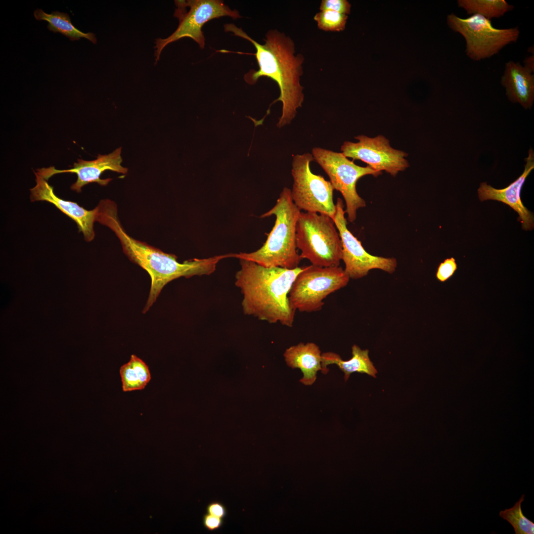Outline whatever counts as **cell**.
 Returning a JSON list of instances; mask_svg holds the SVG:
<instances>
[{"label":"cell","mask_w":534,"mask_h":534,"mask_svg":"<svg viewBox=\"0 0 534 534\" xmlns=\"http://www.w3.org/2000/svg\"><path fill=\"white\" fill-rule=\"evenodd\" d=\"M223 27L225 32H231L254 45L256 51L253 55L259 68L250 70L244 75V79L250 85L255 84L262 77L274 81L279 87L280 95L272 104L278 101L282 103V115L277 125L281 128L290 124L304 98L300 77L305 59L301 54L295 55L293 40L277 30H270L266 34L265 43L262 44L233 24H226Z\"/></svg>","instance_id":"6da1fadb"},{"label":"cell","mask_w":534,"mask_h":534,"mask_svg":"<svg viewBox=\"0 0 534 534\" xmlns=\"http://www.w3.org/2000/svg\"><path fill=\"white\" fill-rule=\"evenodd\" d=\"M97 222L108 226L116 234L124 254L129 260L145 270L151 278V287L146 305L142 311L146 313L156 301L163 287L180 277L209 275L216 269L221 260L233 257V253L206 259H194L179 263L177 257L163 252L145 242L136 240L125 231L118 216L116 204L110 200L100 206Z\"/></svg>","instance_id":"7a4b0ae2"},{"label":"cell","mask_w":534,"mask_h":534,"mask_svg":"<svg viewBox=\"0 0 534 534\" xmlns=\"http://www.w3.org/2000/svg\"><path fill=\"white\" fill-rule=\"evenodd\" d=\"M241 269L235 275V285L243 295L245 314L270 323L292 327L295 312L290 307L288 294L298 274L305 268L288 269L265 267L239 259Z\"/></svg>","instance_id":"3957f363"},{"label":"cell","mask_w":534,"mask_h":534,"mask_svg":"<svg viewBox=\"0 0 534 534\" xmlns=\"http://www.w3.org/2000/svg\"><path fill=\"white\" fill-rule=\"evenodd\" d=\"M301 211L294 203L291 189L284 187L274 206L261 218L275 216V224L263 246L251 253H234V257L265 267H298L303 259L297 251L296 225Z\"/></svg>","instance_id":"277c9868"},{"label":"cell","mask_w":534,"mask_h":534,"mask_svg":"<svg viewBox=\"0 0 534 534\" xmlns=\"http://www.w3.org/2000/svg\"><path fill=\"white\" fill-rule=\"evenodd\" d=\"M333 220L314 212H301L296 230L297 248L302 259L313 266H339L342 256V243Z\"/></svg>","instance_id":"5b68a950"},{"label":"cell","mask_w":534,"mask_h":534,"mask_svg":"<svg viewBox=\"0 0 534 534\" xmlns=\"http://www.w3.org/2000/svg\"><path fill=\"white\" fill-rule=\"evenodd\" d=\"M350 279L339 266H306L292 285L288 296L290 306L301 312L320 311L324 304L323 300L345 287Z\"/></svg>","instance_id":"8992f818"},{"label":"cell","mask_w":534,"mask_h":534,"mask_svg":"<svg viewBox=\"0 0 534 534\" xmlns=\"http://www.w3.org/2000/svg\"><path fill=\"white\" fill-rule=\"evenodd\" d=\"M447 23L452 30L464 37L466 55L475 61L498 53L506 45L516 42L520 34L518 27L496 28L490 20L476 14L462 18L451 13L447 17Z\"/></svg>","instance_id":"52a82bcc"},{"label":"cell","mask_w":534,"mask_h":534,"mask_svg":"<svg viewBox=\"0 0 534 534\" xmlns=\"http://www.w3.org/2000/svg\"><path fill=\"white\" fill-rule=\"evenodd\" d=\"M177 8L174 16L179 20L176 30L165 39L156 40L154 48L155 61L157 62L164 48L168 44L183 38H189L196 42L200 48L205 45V38L202 31L204 24L209 21L222 16L233 19L241 18L238 10H232L220 0H190L185 1L189 7L186 10L184 0H176Z\"/></svg>","instance_id":"ba28073f"},{"label":"cell","mask_w":534,"mask_h":534,"mask_svg":"<svg viewBox=\"0 0 534 534\" xmlns=\"http://www.w3.org/2000/svg\"><path fill=\"white\" fill-rule=\"evenodd\" d=\"M312 155L330 178L334 189L339 191L345 201V213L348 220L354 222L358 209L365 207L366 202L357 193L356 184L361 177L368 175L377 177L382 172L369 166L361 167L350 161L342 153L320 147L312 149Z\"/></svg>","instance_id":"9c48e42d"},{"label":"cell","mask_w":534,"mask_h":534,"mask_svg":"<svg viewBox=\"0 0 534 534\" xmlns=\"http://www.w3.org/2000/svg\"><path fill=\"white\" fill-rule=\"evenodd\" d=\"M313 160L312 154L309 153L294 156L291 198L300 211L325 215L333 220L336 214L333 201L334 189L330 181L311 172L310 163Z\"/></svg>","instance_id":"30bf717a"},{"label":"cell","mask_w":534,"mask_h":534,"mask_svg":"<svg viewBox=\"0 0 534 534\" xmlns=\"http://www.w3.org/2000/svg\"><path fill=\"white\" fill-rule=\"evenodd\" d=\"M335 205L336 214L333 220L341 241L342 260L345 265L344 270L349 278L354 279L362 278L373 269L393 273L397 267V260L394 258L373 256L366 252L361 242L347 228L342 199L338 198Z\"/></svg>","instance_id":"8fae6325"},{"label":"cell","mask_w":534,"mask_h":534,"mask_svg":"<svg viewBox=\"0 0 534 534\" xmlns=\"http://www.w3.org/2000/svg\"><path fill=\"white\" fill-rule=\"evenodd\" d=\"M355 138L358 141H346L341 146L342 153L346 157L360 160L373 170L385 171L393 177L409 167L405 159L408 154L392 148L385 136L379 135L370 137L360 135Z\"/></svg>","instance_id":"7c38bea8"},{"label":"cell","mask_w":534,"mask_h":534,"mask_svg":"<svg viewBox=\"0 0 534 534\" xmlns=\"http://www.w3.org/2000/svg\"><path fill=\"white\" fill-rule=\"evenodd\" d=\"M121 147H119L110 154H99L94 160L78 159V162L74 164L73 168L70 169L57 170L54 167L51 166L38 169L37 173L46 180L56 174L75 173L77 176V179L71 185V189L78 193L82 191L84 186L89 183L96 182L100 185L106 186L112 178H100L101 175L105 171L109 170L124 174L128 172V169L121 165Z\"/></svg>","instance_id":"4fadbf2b"},{"label":"cell","mask_w":534,"mask_h":534,"mask_svg":"<svg viewBox=\"0 0 534 534\" xmlns=\"http://www.w3.org/2000/svg\"><path fill=\"white\" fill-rule=\"evenodd\" d=\"M36 185L30 189L31 202L46 201L54 205L63 213L73 220L77 224L79 231L83 233L85 240L92 241L95 236L94 223L97 221V209L88 210L77 203L63 200L57 196L53 187L47 180L34 172Z\"/></svg>","instance_id":"5bb4252c"},{"label":"cell","mask_w":534,"mask_h":534,"mask_svg":"<svg viewBox=\"0 0 534 534\" xmlns=\"http://www.w3.org/2000/svg\"><path fill=\"white\" fill-rule=\"evenodd\" d=\"M525 160L526 164L523 174L507 187L503 189H496L487 184L486 182H482L478 189V194L481 202L493 200L509 206L519 214L522 228L528 230L534 228V215L523 205L520 194L526 178L534 168V153L533 149L529 150L528 157Z\"/></svg>","instance_id":"9a60e30c"},{"label":"cell","mask_w":534,"mask_h":534,"mask_svg":"<svg viewBox=\"0 0 534 534\" xmlns=\"http://www.w3.org/2000/svg\"><path fill=\"white\" fill-rule=\"evenodd\" d=\"M534 72L519 62L510 61L505 66L501 84L505 88L508 99L531 108L534 100Z\"/></svg>","instance_id":"2e32d148"},{"label":"cell","mask_w":534,"mask_h":534,"mask_svg":"<svg viewBox=\"0 0 534 534\" xmlns=\"http://www.w3.org/2000/svg\"><path fill=\"white\" fill-rule=\"evenodd\" d=\"M321 353L314 343H300L287 349L284 357L287 365L300 369L303 377L300 380L305 385H312L316 379L317 373L322 371Z\"/></svg>","instance_id":"e0dca14e"},{"label":"cell","mask_w":534,"mask_h":534,"mask_svg":"<svg viewBox=\"0 0 534 534\" xmlns=\"http://www.w3.org/2000/svg\"><path fill=\"white\" fill-rule=\"evenodd\" d=\"M368 350H362L357 345H354L352 348V357L348 360H343L341 356L333 352H326L321 354L322 372H328L327 365L335 364L344 373V379L347 381L350 375L354 372L365 373L376 377L377 371L371 361Z\"/></svg>","instance_id":"ac0fdd59"},{"label":"cell","mask_w":534,"mask_h":534,"mask_svg":"<svg viewBox=\"0 0 534 534\" xmlns=\"http://www.w3.org/2000/svg\"><path fill=\"white\" fill-rule=\"evenodd\" d=\"M35 18L38 20H45L48 23L47 28L54 33H60L67 37L70 41L79 40L83 38L96 44L95 35L92 33H84L76 28L72 23L69 15L58 11H52L50 14L45 13L41 9H37L34 12Z\"/></svg>","instance_id":"d6986e66"},{"label":"cell","mask_w":534,"mask_h":534,"mask_svg":"<svg viewBox=\"0 0 534 534\" xmlns=\"http://www.w3.org/2000/svg\"><path fill=\"white\" fill-rule=\"evenodd\" d=\"M122 389L124 392L141 390L146 387L151 379L148 366L134 355L120 369Z\"/></svg>","instance_id":"ffe728a7"},{"label":"cell","mask_w":534,"mask_h":534,"mask_svg":"<svg viewBox=\"0 0 534 534\" xmlns=\"http://www.w3.org/2000/svg\"><path fill=\"white\" fill-rule=\"evenodd\" d=\"M457 2L468 14H479L490 20L499 18L514 8L504 0H458Z\"/></svg>","instance_id":"44dd1931"},{"label":"cell","mask_w":534,"mask_h":534,"mask_svg":"<svg viewBox=\"0 0 534 534\" xmlns=\"http://www.w3.org/2000/svg\"><path fill=\"white\" fill-rule=\"evenodd\" d=\"M524 499L523 494L513 507L500 511L499 516L512 525L515 534H534V523L523 515L522 510L521 504Z\"/></svg>","instance_id":"7402d4cb"},{"label":"cell","mask_w":534,"mask_h":534,"mask_svg":"<svg viewBox=\"0 0 534 534\" xmlns=\"http://www.w3.org/2000/svg\"><path fill=\"white\" fill-rule=\"evenodd\" d=\"M313 19L320 30L340 32L345 29L348 16L334 11L324 10L316 13Z\"/></svg>","instance_id":"603a6c76"},{"label":"cell","mask_w":534,"mask_h":534,"mask_svg":"<svg viewBox=\"0 0 534 534\" xmlns=\"http://www.w3.org/2000/svg\"><path fill=\"white\" fill-rule=\"evenodd\" d=\"M457 268L454 258H447L439 265L436 273L438 280L444 282L450 278Z\"/></svg>","instance_id":"cb8c5ba5"},{"label":"cell","mask_w":534,"mask_h":534,"mask_svg":"<svg viewBox=\"0 0 534 534\" xmlns=\"http://www.w3.org/2000/svg\"><path fill=\"white\" fill-rule=\"evenodd\" d=\"M351 7V4L347 0H322L319 9L320 11L330 10L347 15L350 13Z\"/></svg>","instance_id":"d4e9b609"},{"label":"cell","mask_w":534,"mask_h":534,"mask_svg":"<svg viewBox=\"0 0 534 534\" xmlns=\"http://www.w3.org/2000/svg\"><path fill=\"white\" fill-rule=\"evenodd\" d=\"M204 527L210 532H214L220 529L224 524L223 518H220L209 513H205L202 518Z\"/></svg>","instance_id":"484cf974"},{"label":"cell","mask_w":534,"mask_h":534,"mask_svg":"<svg viewBox=\"0 0 534 534\" xmlns=\"http://www.w3.org/2000/svg\"><path fill=\"white\" fill-rule=\"evenodd\" d=\"M206 513L224 519L227 515V511L225 506L222 502L214 501L206 506Z\"/></svg>","instance_id":"4316f807"},{"label":"cell","mask_w":534,"mask_h":534,"mask_svg":"<svg viewBox=\"0 0 534 534\" xmlns=\"http://www.w3.org/2000/svg\"><path fill=\"white\" fill-rule=\"evenodd\" d=\"M534 54H533V55H531V56H529L528 57H526L524 61V66L527 68L528 69H529V70H530L531 71H532L533 72H534Z\"/></svg>","instance_id":"83f0119b"}]
</instances>
